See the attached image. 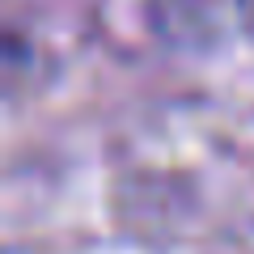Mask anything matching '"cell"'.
<instances>
[{
	"instance_id": "1",
	"label": "cell",
	"mask_w": 254,
	"mask_h": 254,
	"mask_svg": "<svg viewBox=\"0 0 254 254\" xmlns=\"http://www.w3.org/2000/svg\"><path fill=\"white\" fill-rule=\"evenodd\" d=\"M237 13H242V26L254 34V0H237Z\"/></svg>"
}]
</instances>
